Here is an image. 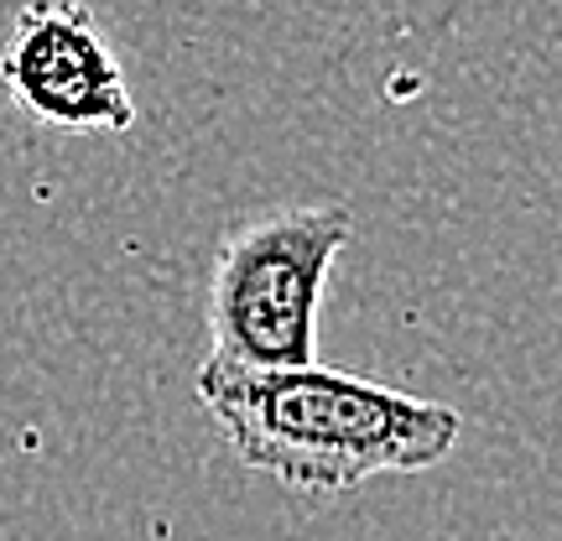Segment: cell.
I'll return each instance as SVG.
<instances>
[{
	"label": "cell",
	"instance_id": "6da1fadb",
	"mask_svg": "<svg viewBox=\"0 0 562 541\" xmlns=\"http://www.w3.org/2000/svg\"><path fill=\"white\" fill-rule=\"evenodd\" d=\"M193 391L245 469L302 495H349L381 474L438 469L463 438L453 406L323 364L235 370L203 360Z\"/></svg>",
	"mask_w": 562,
	"mask_h": 541
},
{
	"label": "cell",
	"instance_id": "7a4b0ae2",
	"mask_svg": "<svg viewBox=\"0 0 562 541\" xmlns=\"http://www.w3.org/2000/svg\"><path fill=\"white\" fill-rule=\"evenodd\" d=\"M349 208H271L235 224L209 277V360L235 370L318 364V313L328 271L349 240Z\"/></svg>",
	"mask_w": 562,
	"mask_h": 541
},
{
	"label": "cell",
	"instance_id": "3957f363",
	"mask_svg": "<svg viewBox=\"0 0 562 541\" xmlns=\"http://www.w3.org/2000/svg\"><path fill=\"white\" fill-rule=\"evenodd\" d=\"M0 83L21 115L63 136H115L136 125V100L100 21L79 0H32L0 47Z\"/></svg>",
	"mask_w": 562,
	"mask_h": 541
}]
</instances>
